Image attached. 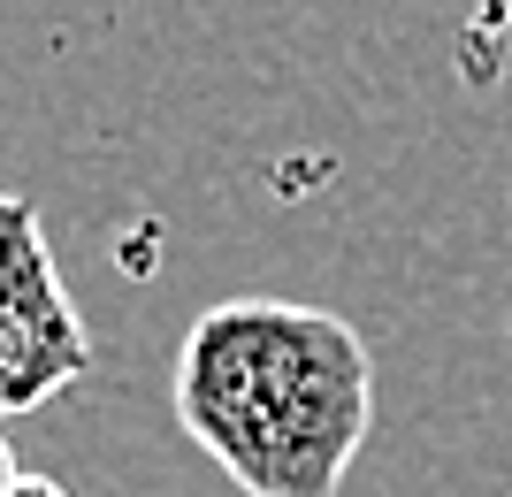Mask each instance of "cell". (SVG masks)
<instances>
[{"label": "cell", "mask_w": 512, "mask_h": 497, "mask_svg": "<svg viewBox=\"0 0 512 497\" xmlns=\"http://www.w3.org/2000/svg\"><path fill=\"white\" fill-rule=\"evenodd\" d=\"M176 421L245 497H337L375 421V360L329 306L222 299L176 345Z\"/></svg>", "instance_id": "cell-1"}, {"label": "cell", "mask_w": 512, "mask_h": 497, "mask_svg": "<svg viewBox=\"0 0 512 497\" xmlns=\"http://www.w3.org/2000/svg\"><path fill=\"white\" fill-rule=\"evenodd\" d=\"M92 368V337L46 253L39 207L0 192V413H31Z\"/></svg>", "instance_id": "cell-2"}, {"label": "cell", "mask_w": 512, "mask_h": 497, "mask_svg": "<svg viewBox=\"0 0 512 497\" xmlns=\"http://www.w3.org/2000/svg\"><path fill=\"white\" fill-rule=\"evenodd\" d=\"M0 497H69V490H62L54 475H16V482H8Z\"/></svg>", "instance_id": "cell-3"}, {"label": "cell", "mask_w": 512, "mask_h": 497, "mask_svg": "<svg viewBox=\"0 0 512 497\" xmlns=\"http://www.w3.org/2000/svg\"><path fill=\"white\" fill-rule=\"evenodd\" d=\"M16 475H23V467H16V452H8V436H0V490H8Z\"/></svg>", "instance_id": "cell-4"}]
</instances>
